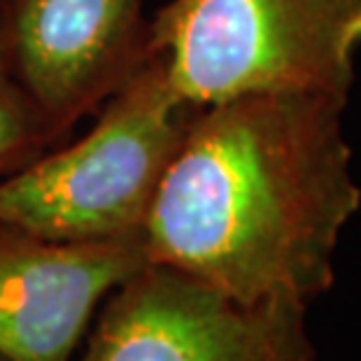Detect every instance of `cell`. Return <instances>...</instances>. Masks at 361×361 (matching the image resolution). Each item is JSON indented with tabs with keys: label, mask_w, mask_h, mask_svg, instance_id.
<instances>
[{
	"label": "cell",
	"mask_w": 361,
	"mask_h": 361,
	"mask_svg": "<svg viewBox=\"0 0 361 361\" xmlns=\"http://www.w3.org/2000/svg\"><path fill=\"white\" fill-rule=\"evenodd\" d=\"M345 98L250 94L201 107L142 228L145 257L245 303L308 305L334 284L361 205Z\"/></svg>",
	"instance_id": "cell-1"
},
{
	"label": "cell",
	"mask_w": 361,
	"mask_h": 361,
	"mask_svg": "<svg viewBox=\"0 0 361 361\" xmlns=\"http://www.w3.org/2000/svg\"><path fill=\"white\" fill-rule=\"evenodd\" d=\"M198 110L173 89L154 54L107 98L80 140L61 142L0 180V221L56 243L142 238L159 184Z\"/></svg>",
	"instance_id": "cell-2"
},
{
	"label": "cell",
	"mask_w": 361,
	"mask_h": 361,
	"mask_svg": "<svg viewBox=\"0 0 361 361\" xmlns=\"http://www.w3.org/2000/svg\"><path fill=\"white\" fill-rule=\"evenodd\" d=\"M152 49L198 107L250 94L345 98L361 49V0H171Z\"/></svg>",
	"instance_id": "cell-3"
},
{
	"label": "cell",
	"mask_w": 361,
	"mask_h": 361,
	"mask_svg": "<svg viewBox=\"0 0 361 361\" xmlns=\"http://www.w3.org/2000/svg\"><path fill=\"white\" fill-rule=\"evenodd\" d=\"M80 361H314L305 303H245L147 261L98 308Z\"/></svg>",
	"instance_id": "cell-4"
},
{
	"label": "cell",
	"mask_w": 361,
	"mask_h": 361,
	"mask_svg": "<svg viewBox=\"0 0 361 361\" xmlns=\"http://www.w3.org/2000/svg\"><path fill=\"white\" fill-rule=\"evenodd\" d=\"M0 49L66 137L154 56L145 0H0Z\"/></svg>",
	"instance_id": "cell-5"
},
{
	"label": "cell",
	"mask_w": 361,
	"mask_h": 361,
	"mask_svg": "<svg viewBox=\"0 0 361 361\" xmlns=\"http://www.w3.org/2000/svg\"><path fill=\"white\" fill-rule=\"evenodd\" d=\"M145 264L142 238L56 243L0 221V357L71 361L105 298Z\"/></svg>",
	"instance_id": "cell-6"
},
{
	"label": "cell",
	"mask_w": 361,
	"mask_h": 361,
	"mask_svg": "<svg viewBox=\"0 0 361 361\" xmlns=\"http://www.w3.org/2000/svg\"><path fill=\"white\" fill-rule=\"evenodd\" d=\"M61 142L66 135L17 82L0 49V180L24 171Z\"/></svg>",
	"instance_id": "cell-7"
},
{
	"label": "cell",
	"mask_w": 361,
	"mask_h": 361,
	"mask_svg": "<svg viewBox=\"0 0 361 361\" xmlns=\"http://www.w3.org/2000/svg\"><path fill=\"white\" fill-rule=\"evenodd\" d=\"M0 361H7V359H3V357H0Z\"/></svg>",
	"instance_id": "cell-8"
}]
</instances>
